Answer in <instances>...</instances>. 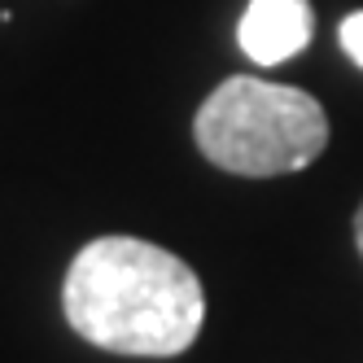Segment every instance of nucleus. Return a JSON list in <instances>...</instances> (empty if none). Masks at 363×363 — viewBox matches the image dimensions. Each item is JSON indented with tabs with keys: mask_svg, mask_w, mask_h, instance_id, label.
<instances>
[{
	"mask_svg": "<svg viewBox=\"0 0 363 363\" xmlns=\"http://www.w3.org/2000/svg\"><path fill=\"white\" fill-rule=\"evenodd\" d=\"M66 324L110 354H184L206 320L197 272L179 254L140 237L88 241L62 284Z\"/></svg>",
	"mask_w": 363,
	"mask_h": 363,
	"instance_id": "1",
	"label": "nucleus"
},
{
	"mask_svg": "<svg viewBox=\"0 0 363 363\" xmlns=\"http://www.w3.org/2000/svg\"><path fill=\"white\" fill-rule=\"evenodd\" d=\"M193 140L228 175H294L328 149V114L302 88L232 74L201 101Z\"/></svg>",
	"mask_w": 363,
	"mask_h": 363,
	"instance_id": "2",
	"label": "nucleus"
},
{
	"mask_svg": "<svg viewBox=\"0 0 363 363\" xmlns=\"http://www.w3.org/2000/svg\"><path fill=\"white\" fill-rule=\"evenodd\" d=\"M311 35H315V13L311 0H250L241 13V53L254 66H280L298 53H306Z\"/></svg>",
	"mask_w": 363,
	"mask_h": 363,
	"instance_id": "3",
	"label": "nucleus"
},
{
	"mask_svg": "<svg viewBox=\"0 0 363 363\" xmlns=\"http://www.w3.org/2000/svg\"><path fill=\"white\" fill-rule=\"evenodd\" d=\"M337 40H342L346 57L363 70V9H354V13L342 18V27H337Z\"/></svg>",
	"mask_w": 363,
	"mask_h": 363,
	"instance_id": "4",
	"label": "nucleus"
},
{
	"mask_svg": "<svg viewBox=\"0 0 363 363\" xmlns=\"http://www.w3.org/2000/svg\"><path fill=\"white\" fill-rule=\"evenodd\" d=\"M354 245H359V254H363V206H359V215H354Z\"/></svg>",
	"mask_w": 363,
	"mask_h": 363,
	"instance_id": "5",
	"label": "nucleus"
}]
</instances>
